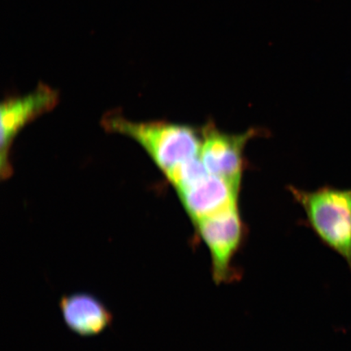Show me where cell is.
Returning <instances> with one entry per match:
<instances>
[{
  "label": "cell",
  "mask_w": 351,
  "mask_h": 351,
  "mask_svg": "<svg viewBox=\"0 0 351 351\" xmlns=\"http://www.w3.org/2000/svg\"><path fill=\"white\" fill-rule=\"evenodd\" d=\"M106 130L133 139L166 175L176 167L199 156L203 132L166 122H139L121 116L104 118Z\"/></svg>",
  "instance_id": "obj_1"
},
{
  "label": "cell",
  "mask_w": 351,
  "mask_h": 351,
  "mask_svg": "<svg viewBox=\"0 0 351 351\" xmlns=\"http://www.w3.org/2000/svg\"><path fill=\"white\" fill-rule=\"evenodd\" d=\"M291 191L304 208L311 230L351 270V190L324 187L309 192L291 188Z\"/></svg>",
  "instance_id": "obj_2"
},
{
  "label": "cell",
  "mask_w": 351,
  "mask_h": 351,
  "mask_svg": "<svg viewBox=\"0 0 351 351\" xmlns=\"http://www.w3.org/2000/svg\"><path fill=\"white\" fill-rule=\"evenodd\" d=\"M197 240L208 250L214 282L228 284L238 280L234 261L247 234L239 204L194 223Z\"/></svg>",
  "instance_id": "obj_3"
},
{
  "label": "cell",
  "mask_w": 351,
  "mask_h": 351,
  "mask_svg": "<svg viewBox=\"0 0 351 351\" xmlns=\"http://www.w3.org/2000/svg\"><path fill=\"white\" fill-rule=\"evenodd\" d=\"M58 95L50 87L40 86L28 95L6 100L0 109L1 140H0V169L3 177L12 172L10 156L13 141L20 130L35 118L53 108Z\"/></svg>",
  "instance_id": "obj_4"
},
{
  "label": "cell",
  "mask_w": 351,
  "mask_h": 351,
  "mask_svg": "<svg viewBox=\"0 0 351 351\" xmlns=\"http://www.w3.org/2000/svg\"><path fill=\"white\" fill-rule=\"evenodd\" d=\"M203 132L199 157L210 174L218 176L240 186L244 167L243 152L249 139L256 130L243 134L223 133L213 124L206 125Z\"/></svg>",
  "instance_id": "obj_5"
},
{
  "label": "cell",
  "mask_w": 351,
  "mask_h": 351,
  "mask_svg": "<svg viewBox=\"0 0 351 351\" xmlns=\"http://www.w3.org/2000/svg\"><path fill=\"white\" fill-rule=\"evenodd\" d=\"M239 191L240 186L209 173L177 191L193 225L239 204Z\"/></svg>",
  "instance_id": "obj_6"
},
{
  "label": "cell",
  "mask_w": 351,
  "mask_h": 351,
  "mask_svg": "<svg viewBox=\"0 0 351 351\" xmlns=\"http://www.w3.org/2000/svg\"><path fill=\"white\" fill-rule=\"evenodd\" d=\"M59 307L65 326L83 337L99 336L111 327L112 311L91 293L78 292L60 298Z\"/></svg>",
  "instance_id": "obj_7"
}]
</instances>
